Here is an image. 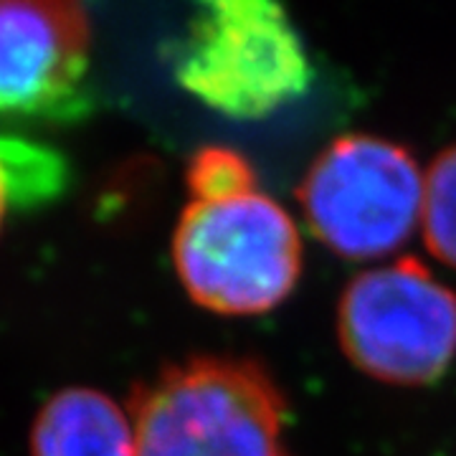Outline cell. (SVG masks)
Segmentation results:
<instances>
[{"label":"cell","mask_w":456,"mask_h":456,"mask_svg":"<svg viewBox=\"0 0 456 456\" xmlns=\"http://www.w3.org/2000/svg\"><path fill=\"white\" fill-rule=\"evenodd\" d=\"M92 26L79 3L0 0V114L71 119L89 107Z\"/></svg>","instance_id":"6"},{"label":"cell","mask_w":456,"mask_h":456,"mask_svg":"<svg viewBox=\"0 0 456 456\" xmlns=\"http://www.w3.org/2000/svg\"><path fill=\"white\" fill-rule=\"evenodd\" d=\"M421 228L428 251L456 269V145L439 152L426 173Z\"/></svg>","instance_id":"8"},{"label":"cell","mask_w":456,"mask_h":456,"mask_svg":"<svg viewBox=\"0 0 456 456\" xmlns=\"http://www.w3.org/2000/svg\"><path fill=\"white\" fill-rule=\"evenodd\" d=\"M175 79L228 119L256 122L307 94L312 64L277 3L216 0L191 20Z\"/></svg>","instance_id":"3"},{"label":"cell","mask_w":456,"mask_h":456,"mask_svg":"<svg viewBox=\"0 0 456 456\" xmlns=\"http://www.w3.org/2000/svg\"><path fill=\"white\" fill-rule=\"evenodd\" d=\"M31 456H134L130 413L94 388L53 393L33 421Z\"/></svg>","instance_id":"7"},{"label":"cell","mask_w":456,"mask_h":456,"mask_svg":"<svg viewBox=\"0 0 456 456\" xmlns=\"http://www.w3.org/2000/svg\"><path fill=\"white\" fill-rule=\"evenodd\" d=\"M173 261L191 299L218 314H264L302 277L292 216L259 183L191 196L173 233Z\"/></svg>","instance_id":"2"},{"label":"cell","mask_w":456,"mask_h":456,"mask_svg":"<svg viewBox=\"0 0 456 456\" xmlns=\"http://www.w3.org/2000/svg\"><path fill=\"white\" fill-rule=\"evenodd\" d=\"M127 413L134 456H294L287 398L254 360L170 365L132 393Z\"/></svg>","instance_id":"1"},{"label":"cell","mask_w":456,"mask_h":456,"mask_svg":"<svg viewBox=\"0 0 456 456\" xmlns=\"http://www.w3.org/2000/svg\"><path fill=\"white\" fill-rule=\"evenodd\" d=\"M18 160H20V147L11 152L8 147L0 145V224H3V216H5V211H8L11 200L16 198ZM20 163H23V160H20Z\"/></svg>","instance_id":"9"},{"label":"cell","mask_w":456,"mask_h":456,"mask_svg":"<svg viewBox=\"0 0 456 456\" xmlns=\"http://www.w3.org/2000/svg\"><path fill=\"white\" fill-rule=\"evenodd\" d=\"M297 198L327 248L345 259H380L421 224L424 175L406 147L342 134L314 158Z\"/></svg>","instance_id":"4"},{"label":"cell","mask_w":456,"mask_h":456,"mask_svg":"<svg viewBox=\"0 0 456 456\" xmlns=\"http://www.w3.org/2000/svg\"><path fill=\"white\" fill-rule=\"evenodd\" d=\"M338 335L347 360L373 380L434 383L456 358V294L416 256L375 266L342 292Z\"/></svg>","instance_id":"5"}]
</instances>
